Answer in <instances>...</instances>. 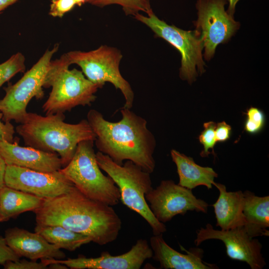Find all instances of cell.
<instances>
[{
	"label": "cell",
	"mask_w": 269,
	"mask_h": 269,
	"mask_svg": "<svg viewBox=\"0 0 269 269\" xmlns=\"http://www.w3.org/2000/svg\"><path fill=\"white\" fill-rule=\"evenodd\" d=\"M37 225H59L104 245L117 238L122 221L112 206L89 198L75 186L57 197L43 199L34 211Z\"/></svg>",
	"instance_id": "obj_1"
},
{
	"label": "cell",
	"mask_w": 269,
	"mask_h": 269,
	"mask_svg": "<svg viewBox=\"0 0 269 269\" xmlns=\"http://www.w3.org/2000/svg\"><path fill=\"white\" fill-rule=\"evenodd\" d=\"M120 112L122 118L117 122L108 121L95 109L88 112L87 120L96 135V147L118 164L130 160L152 173L155 167L153 155L156 140L147 121L131 109L122 107Z\"/></svg>",
	"instance_id": "obj_2"
},
{
	"label": "cell",
	"mask_w": 269,
	"mask_h": 269,
	"mask_svg": "<svg viewBox=\"0 0 269 269\" xmlns=\"http://www.w3.org/2000/svg\"><path fill=\"white\" fill-rule=\"evenodd\" d=\"M65 118L62 113L42 116L28 112L24 121L16 127V132L26 146L56 153L64 167L73 157L80 142L96 139L87 119L69 124L64 121Z\"/></svg>",
	"instance_id": "obj_3"
},
{
	"label": "cell",
	"mask_w": 269,
	"mask_h": 269,
	"mask_svg": "<svg viewBox=\"0 0 269 269\" xmlns=\"http://www.w3.org/2000/svg\"><path fill=\"white\" fill-rule=\"evenodd\" d=\"M70 63L65 54L51 61L43 85L51 87L49 97L42 106L46 115L71 111L78 106H90L99 87L89 81L82 71L69 69Z\"/></svg>",
	"instance_id": "obj_4"
},
{
	"label": "cell",
	"mask_w": 269,
	"mask_h": 269,
	"mask_svg": "<svg viewBox=\"0 0 269 269\" xmlns=\"http://www.w3.org/2000/svg\"><path fill=\"white\" fill-rule=\"evenodd\" d=\"M96 156L101 169L113 180L119 188L123 204L147 222L153 235L165 232L166 226L155 217L145 198V195L153 188L150 173L130 160L120 165L99 151Z\"/></svg>",
	"instance_id": "obj_5"
},
{
	"label": "cell",
	"mask_w": 269,
	"mask_h": 269,
	"mask_svg": "<svg viewBox=\"0 0 269 269\" xmlns=\"http://www.w3.org/2000/svg\"><path fill=\"white\" fill-rule=\"evenodd\" d=\"M94 141L80 142L70 161L59 171L84 195L110 206L120 200L118 186L99 166L93 146Z\"/></svg>",
	"instance_id": "obj_6"
},
{
	"label": "cell",
	"mask_w": 269,
	"mask_h": 269,
	"mask_svg": "<svg viewBox=\"0 0 269 269\" xmlns=\"http://www.w3.org/2000/svg\"><path fill=\"white\" fill-rule=\"evenodd\" d=\"M134 17L147 26L155 35L161 38L175 47L181 56L179 77L189 84L194 82L199 74L205 71L203 60V43L196 30H185L169 25L151 11L144 16L139 13Z\"/></svg>",
	"instance_id": "obj_7"
},
{
	"label": "cell",
	"mask_w": 269,
	"mask_h": 269,
	"mask_svg": "<svg viewBox=\"0 0 269 269\" xmlns=\"http://www.w3.org/2000/svg\"><path fill=\"white\" fill-rule=\"evenodd\" d=\"M65 55L71 65H78L85 77L99 88L109 82L119 89L125 99L123 107L132 108L134 93L130 83L120 73L119 65L123 56L119 50L101 45L88 52L71 51Z\"/></svg>",
	"instance_id": "obj_8"
},
{
	"label": "cell",
	"mask_w": 269,
	"mask_h": 269,
	"mask_svg": "<svg viewBox=\"0 0 269 269\" xmlns=\"http://www.w3.org/2000/svg\"><path fill=\"white\" fill-rule=\"evenodd\" d=\"M56 44L47 49L38 61L13 85L4 89L5 94L0 100V112L3 122L14 121L22 123L28 112L26 108L33 98L44 96L43 85L53 55L58 49Z\"/></svg>",
	"instance_id": "obj_9"
},
{
	"label": "cell",
	"mask_w": 269,
	"mask_h": 269,
	"mask_svg": "<svg viewBox=\"0 0 269 269\" xmlns=\"http://www.w3.org/2000/svg\"><path fill=\"white\" fill-rule=\"evenodd\" d=\"M226 0H197L195 30L203 43L205 60H210L219 44L227 43L236 33L240 24L226 10Z\"/></svg>",
	"instance_id": "obj_10"
},
{
	"label": "cell",
	"mask_w": 269,
	"mask_h": 269,
	"mask_svg": "<svg viewBox=\"0 0 269 269\" xmlns=\"http://www.w3.org/2000/svg\"><path fill=\"white\" fill-rule=\"evenodd\" d=\"M145 198L153 215L163 223L178 215H184L188 211L206 213L209 206L205 201L197 198L192 190L172 180H162L145 195Z\"/></svg>",
	"instance_id": "obj_11"
},
{
	"label": "cell",
	"mask_w": 269,
	"mask_h": 269,
	"mask_svg": "<svg viewBox=\"0 0 269 269\" xmlns=\"http://www.w3.org/2000/svg\"><path fill=\"white\" fill-rule=\"evenodd\" d=\"M219 240L225 246L229 258L246 263L251 269H262L266 265L262 254V244L256 238L250 237L243 226L222 230L214 229L210 224L196 231V246L208 240Z\"/></svg>",
	"instance_id": "obj_12"
},
{
	"label": "cell",
	"mask_w": 269,
	"mask_h": 269,
	"mask_svg": "<svg viewBox=\"0 0 269 269\" xmlns=\"http://www.w3.org/2000/svg\"><path fill=\"white\" fill-rule=\"evenodd\" d=\"M4 185L48 199L68 192L74 185L59 170L45 172L15 165H6Z\"/></svg>",
	"instance_id": "obj_13"
},
{
	"label": "cell",
	"mask_w": 269,
	"mask_h": 269,
	"mask_svg": "<svg viewBox=\"0 0 269 269\" xmlns=\"http://www.w3.org/2000/svg\"><path fill=\"white\" fill-rule=\"evenodd\" d=\"M153 252L145 239H140L128 252L112 256L103 252L97 258L79 257L67 260L48 259L71 269H139L146 260L152 258Z\"/></svg>",
	"instance_id": "obj_14"
},
{
	"label": "cell",
	"mask_w": 269,
	"mask_h": 269,
	"mask_svg": "<svg viewBox=\"0 0 269 269\" xmlns=\"http://www.w3.org/2000/svg\"><path fill=\"white\" fill-rule=\"evenodd\" d=\"M0 154L6 165H15L34 170L51 172L59 170L63 163L55 152L39 150L30 146H22L18 141H0Z\"/></svg>",
	"instance_id": "obj_15"
},
{
	"label": "cell",
	"mask_w": 269,
	"mask_h": 269,
	"mask_svg": "<svg viewBox=\"0 0 269 269\" xmlns=\"http://www.w3.org/2000/svg\"><path fill=\"white\" fill-rule=\"evenodd\" d=\"M4 238L7 245L20 258L37 261L38 259L63 260L66 257L61 249L35 232L13 227L5 230Z\"/></svg>",
	"instance_id": "obj_16"
},
{
	"label": "cell",
	"mask_w": 269,
	"mask_h": 269,
	"mask_svg": "<svg viewBox=\"0 0 269 269\" xmlns=\"http://www.w3.org/2000/svg\"><path fill=\"white\" fill-rule=\"evenodd\" d=\"M150 247L153 252L152 258L159 262L164 269H218L215 264L208 263L203 260L204 251L197 247L184 250L182 254L170 247L164 241L162 234L153 235L150 239Z\"/></svg>",
	"instance_id": "obj_17"
},
{
	"label": "cell",
	"mask_w": 269,
	"mask_h": 269,
	"mask_svg": "<svg viewBox=\"0 0 269 269\" xmlns=\"http://www.w3.org/2000/svg\"><path fill=\"white\" fill-rule=\"evenodd\" d=\"M219 192L217 201L212 205L216 219V226L222 230L244 226V193L241 190L228 191L225 185L215 182Z\"/></svg>",
	"instance_id": "obj_18"
},
{
	"label": "cell",
	"mask_w": 269,
	"mask_h": 269,
	"mask_svg": "<svg viewBox=\"0 0 269 269\" xmlns=\"http://www.w3.org/2000/svg\"><path fill=\"white\" fill-rule=\"evenodd\" d=\"M170 154L176 166L179 185L191 190L201 185L208 189L212 188L215 182L214 179L218 177L212 168L201 166L192 157L175 149L171 150Z\"/></svg>",
	"instance_id": "obj_19"
},
{
	"label": "cell",
	"mask_w": 269,
	"mask_h": 269,
	"mask_svg": "<svg viewBox=\"0 0 269 269\" xmlns=\"http://www.w3.org/2000/svg\"><path fill=\"white\" fill-rule=\"evenodd\" d=\"M243 226L252 238L269 236V196H258L249 190L243 192Z\"/></svg>",
	"instance_id": "obj_20"
},
{
	"label": "cell",
	"mask_w": 269,
	"mask_h": 269,
	"mask_svg": "<svg viewBox=\"0 0 269 269\" xmlns=\"http://www.w3.org/2000/svg\"><path fill=\"white\" fill-rule=\"evenodd\" d=\"M42 200L33 195L4 185L0 190L1 222L15 218L25 212H34L40 206Z\"/></svg>",
	"instance_id": "obj_21"
},
{
	"label": "cell",
	"mask_w": 269,
	"mask_h": 269,
	"mask_svg": "<svg viewBox=\"0 0 269 269\" xmlns=\"http://www.w3.org/2000/svg\"><path fill=\"white\" fill-rule=\"evenodd\" d=\"M34 232L60 249L73 252L92 242L90 237L59 225H36Z\"/></svg>",
	"instance_id": "obj_22"
},
{
	"label": "cell",
	"mask_w": 269,
	"mask_h": 269,
	"mask_svg": "<svg viewBox=\"0 0 269 269\" xmlns=\"http://www.w3.org/2000/svg\"><path fill=\"white\" fill-rule=\"evenodd\" d=\"M87 2L100 7L119 4L122 6L127 15L133 16L139 11H143L147 14L152 11L149 0H88Z\"/></svg>",
	"instance_id": "obj_23"
},
{
	"label": "cell",
	"mask_w": 269,
	"mask_h": 269,
	"mask_svg": "<svg viewBox=\"0 0 269 269\" xmlns=\"http://www.w3.org/2000/svg\"><path fill=\"white\" fill-rule=\"evenodd\" d=\"M246 118L244 123V130L251 134L260 133L264 128L266 118L261 109L251 107L245 113Z\"/></svg>",
	"instance_id": "obj_24"
},
{
	"label": "cell",
	"mask_w": 269,
	"mask_h": 269,
	"mask_svg": "<svg viewBox=\"0 0 269 269\" xmlns=\"http://www.w3.org/2000/svg\"><path fill=\"white\" fill-rule=\"evenodd\" d=\"M25 57L22 54L18 52L11 56L6 61L1 63L2 77L1 83L2 85L18 72H23L25 69Z\"/></svg>",
	"instance_id": "obj_25"
},
{
	"label": "cell",
	"mask_w": 269,
	"mask_h": 269,
	"mask_svg": "<svg viewBox=\"0 0 269 269\" xmlns=\"http://www.w3.org/2000/svg\"><path fill=\"white\" fill-rule=\"evenodd\" d=\"M216 123L214 122L205 123L203 125L204 130L199 136V140L203 146V150L200 155L202 157L207 156L211 152L210 149H212L214 154V147L216 144L215 130Z\"/></svg>",
	"instance_id": "obj_26"
},
{
	"label": "cell",
	"mask_w": 269,
	"mask_h": 269,
	"mask_svg": "<svg viewBox=\"0 0 269 269\" xmlns=\"http://www.w3.org/2000/svg\"><path fill=\"white\" fill-rule=\"evenodd\" d=\"M76 5L75 0H52L49 14L53 17L61 18Z\"/></svg>",
	"instance_id": "obj_27"
},
{
	"label": "cell",
	"mask_w": 269,
	"mask_h": 269,
	"mask_svg": "<svg viewBox=\"0 0 269 269\" xmlns=\"http://www.w3.org/2000/svg\"><path fill=\"white\" fill-rule=\"evenodd\" d=\"M4 269H46L48 266L42 261H27L25 259L9 261L3 265Z\"/></svg>",
	"instance_id": "obj_28"
},
{
	"label": "cell",
	"mask_w": 269,
	"mask_h": 269,
	"mask_svg": "<svg viewBox=\"0 0 269 269\" xmlns=\"http://www.w3.org/2000/svg\"><path fill=\"white\" fill-rule=\"evenodd\" d=\"M20 257L7 245L4 237L0 236V265H3L9 261H17Z\"/></svg>",
	"instance_id": "obj_29"
},
{
	"label": "cell",
	"mask_w": 269,
	"mask_h": 269,
	"mask_svg": "<svg viewBox=\"0 0 269 269\" xmlns=\"http://www.w3.org/2000/svg\"><path fill=\"white\" fill-rule=\"evenodd\" d=\"M2 118L3 115L0 112V141L6 140L12 142L14 141V127L9 122H3Z\"/></svg>",
	"instance_id": "obj_30"
},
{
	"label": "cell",
	"mask_w": 269,
	"mask_h": 269,
	"mask_svg": "<svg viewBox=\"0 0 269 269\" xmlns=\"http://www.w3.org/2000/svg\"><path fill=\"white\" fill-rule=\"evenodd\" d=\"M215 133L216 142H225L231 137V126L224 121L218 123L216 125Z\"/></svg>",
	"instance_id": "obj_31"
},
{
	"label": "cell",
	"mask_w": 269,
	"mask_h": 269,
	"mask_svg": "<svg viewBox=\"0 0 269 269\" xmlns=\"http://www.w3.org/2000/svg\"><path fill=\"white\" fill-rule=\"evenodd\" d=\"M6 163L0 154V190L4 185V174L6 168Z\"/></svg>",
	"instance_id": "obj_32"
},
{
	"label": "cell",
	"mask_w": 269,
	"mask_h": 269,
	"mask_svg": "<svg viewBox=\"0 0 269 269\" xmlns=\"http://www.w3.org/2000/svg\"><path fill=\"white\" fill-rule=\"evenodd\" d=\"M228 2V7L227 12L231 15L234 16L237 4L240 0H226Z\"/></svg>",
	"instance_id": "obj_33"
},
{
	"label": "cell",
	"mask_w": 269,
	"mask_h": 269,
	"mask_svg": "<svg viewBox=\"0 0 269 269\" xmlns=\"http://www.w3.org/2000/svg\"><path fill=\"white\" fill-rule=\"evenodd\" d=\"M19 0H0V14L10 5Z\"/></svg>",
	"instance_id": "obj_34"
},
{
	"label": "cell",
	"mask_w": 269,
	"mask_h": 269,
	"mask_svg": "<svg viewBox=\"0 0 269 269\" xmlns=\"http://www.w3.org/2000/svg\"><path fill=\"white\" fill-rule=\"evenodd\" d=\"M76 5L80 6L83 4H84L85 2H87L88 0H75Z\"/></svg>",
	"instance_id": "obj_35"
},
{
	"label": "cell",
	"mask_w": 269,
	"mask_h": 269,
	"mask_svg": "<svg viewBox=\"0 0 269 269\" xmlns=\"http://www.w3.org/2000/svg\"><path fill=\"white\" fill-rule=\"evenodd\" d=\"M1 77H2V67H1V64H0V87L2 85L1 83Z\"/></svg>",
	"instance_id": "obj_36"
},
{
	"label": "cell",
	"mask_w": 269,
	"mask_h": 269,
	"mask_svg": "<svg viewBox=\"0 0 269 269\" xmlns=\"http://www.w3.org/2000/svg\"><path fill=\"white\" fill-rule=\"evenodd\" d=\"M1 222V218H0V222Z\"/></svg>",
	"instance_id": "obj_37"
}]
</instances>
